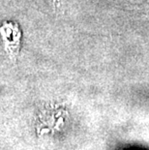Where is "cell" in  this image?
I'll return each instance as SVG.
<instances>
[{"instance_id":"6da1fadb","label":"cell","mask_w":149,"mask_h":150,"mask_svg":"<svg viewBox=\"0 0 149 150\" xmlns=\"http://www.w3.org/2000/svg\"><path fill=\"white\" fill-rule=\"evenodd\" d=\"M1 34L3 39L5 40L6 47H8V52L10 54H17L18 43H20V32L17 26L12 24H4L1 27Z\"/></svg>"}]
</instances>
